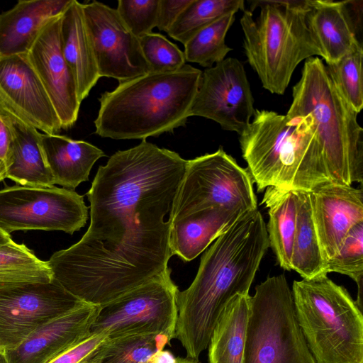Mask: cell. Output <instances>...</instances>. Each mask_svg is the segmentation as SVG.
I'll return each instance as SVG.
<instances>
[{"instance_id": "8d00e7d4", "label": "cell", "mask_w": 363, "mask_h": 363, "mask_svg": "<svg viewBox=\"0 0 363 363\" xmlns=\"http://www.w3.org/2000/svg\"><path fill=\"white\" fill-rule=\"evenodd\" d=\"M192 0H160L156 27L167 32Z\"/></svg>"}, {"instance_id": "30bf717a", "label": "cell", "mask_w": 363, "mask_h": 363, "mask_svg": "<svg viewBox=\"0 0 363 363\" xmlns=\"http://www.w3.org/2000/svg\"><path fill=\"white\" fill-rule=\"evenodd\" d=\"M179 289L167 269L150 281L99 306L91 333L109 338L164 334L174 338Z\"/></svg>"}, {"instance_id": "3957f363", "label": "cell", "mask_w": 363, "mask_h": 363, "mask_svg": "<svg viewBox=\"0 0 363 363\" xmlns=\"http://www.w3.org/2000/svg\"><path fill=\"white\" fill-rule=\"evenodd\" d=\"M202 72L185 64L169 72H149L119 82L99 99L95 133L114 140L141 139L184 126Z\"/></svg>"}, {"instance_id": "7c38bea8", "label": "cell", "mask_w": 363, "mask_h": 363, "mask_svg": "<svg viewBox=\"0 0 363 363\" xmlns=\"http://www.w3.org/2000/svg\"><path fill=\"white\" fill-rule=\"evenodd\" d=\"M84 303L53 279L0 289V346L15 347L42 325Z\"/></svg>"}, {"instance_id": "5b68a950", "label": "cell", "mask_w": 363, "mask_h": 363, "mask_svg": "<svg viewBox=\"0 0 363 363\" xmlns=\"http://www.w3.org/2000/svg\"><path fill=\"white\" fill-rule=\"evenodd\" d=\"M286 115L310 116L329 183H362L363 129L318 57L306 60Z\"/></svg>"}, {"instance_id": "e0dca14e", "label": "cell", "mask_w": 363, "mask_h": 363, "mask_svg": "<svg viewBox=\"0 0 363 363\" xmlns=\"http://www.w3.org/2000/svg\"><path fill=\"white\" fill-rule=\"evenodd\" d=\"M0 91L38 130L57 134L62 129L55 109L27 54L0 57Z\"/></svg>"}, {"instance_id": "60d3db41", "label": "cell", "mask_w": 363, "mask_h": 363, "mask_svg": "<svg viewBox=\"0 0 363 363\" xmlns=\"http://www.w3.org/2000/svg\"><path fill=\"white\" fill-rule=\"evenodd\" d=\"M6 168L4 162L0 160V182L6 179Z\"/></svg>"}, {"instance_id": "b9f144b4", "label": "cell", "mask_w": 363, "mask_h": 363, "mask_svg": "<svg viewBox=\"0 0 363 363\" xmlns=\"http://www.w3.org/2000/svg\"><path fill=\"white\" fill-rule=\"evenodd\" d=\"M0 363H8L4 355V350L0 351Z\"/></svg>"}, {"instance_id": "4dcf8cb0", "label": "cell", "mask_w": 363, "mask_h": 363, "mask_svg": "<svg viewBox=\"0 0 363 363\" xmlns=\"http://www.w3.org/2000/svg\"><path fill=\"white\" fill-rule=\"evenodd\" d=\"M171 339L164 334H136L109 338L101 363H150Z\"/></svg>"}, {"instance_id": "7bdbcfd3", "label": "cell", "mask_w": 363, "mask_h": 363, "mask_svg": "<svg viewBox=\"0 0 363 363\" xmlns=\"http://www.w3.org/2000/svg\"><path fill=\"white\" fill-rule=\"evenodd\" d=\"M4 350L1 346H0V351Z\"/></svg>"}, {"instance_id": "74e56055", "label": "cell", "mask_w": 363, "mask_h": 363, "mask_svg": "<svg viewBox=\"0 0 363 363\" xmlns=\"http://www.w3.org/2000/svg\"><path fill=\"white\" fill-rule=\"evenodd\" d=\"M13 135L7 121L0 116V160L6 162L12 147Z\"/></svg>"}, {"instance_id": "52a82bcc", "label": "cell", "mask_w": 363, "mask_h": 363, "mask_svg": "<svg viewBox=\"0 0 363 363\" xmlns=\"http://www.w3.org/2000/svg\"><path fill=\"white\" fill-rule=\"evenodd\" d=\"M298 325L316 363H363V317L347 290L323 274L294 281Z\"/></svg>"}, {"instance_id": "7a4b0ae2", "label": "cell", "mask_w": 363, "mask_h": 363, "mask_svg": "<svg viewBox=\"0 0 363 363\" xmlns=\"http://www.w3.org/2000/svg\"><path fill=\"white\" fill-rule=\"evenodd\" d=\"M269 247L266 223L257 208L241 216L203 254L194 281L177 295L174 338L187 357L198 360L228 301L249 294Z\"/></svg>"}, {"instance_id": "d6986e66", "label": "cell", "mask_w": 363, "mask_h": 363, "mask_svg": "<svg viewBox=\"0 0 363 363\" xmlns=\"http://www.w3.org/2000/svg\"><path fill=\"white\" fill-rule=\"evenodd\" d=\"M307 26L326 65L362 46V28L354 19L351 1L315 0L306 13Z\"/></svg>"}, {"instance_id": "e575fe53", "label": "cell", "mask_w": 363, "mask_h": 363, "mask_svg": "<svg viewBox=\"0 0 363 363\" xmlns=\"http://www.w3.org/2000/svg\"><path fill=\"white\" fill-rule=\"evenodd\" d=\"M160 0H119L116 11L131 33L140 38L156 27Z\"/></svg>"}, {"instance_id": "9a60e30c", "label": "cell", "mask_w": 363, "mask_h": 363, "mask_svg": "<svg viewBox=\"0 0 363 363\" xmlns=\"http://www.w3.org/2000/svg\"><path fill=\"white\" fill-rule=\"evenodd\" d=\"M61 15L43 28L27 53L60 119L62 129L72 127L77 120L81 102L72 72L60 45Z\"/></svg>"}, {"instance_id": "d590c367", "label": "cell", "mask_w": 363, "mask_h": 363, "mask_svg": "<svg viewBox=\"0 0 363 363\" xmlns=\"http://www.w3.org/2000/svg\"><path fill=\"white\" fill-rule=\"evenodd\" d=\"M108 340L105 334L90 333L47 363H101Z\"/></svg>"}, {"instance_id": "f546056e", "label": "cell", "mask_w": 363, "mask_h": 363, "mask_svg": "<svg viewBox=\"0 0 363 363\" xmlns=\"http://www.w3.org/2000/svg\"><path fill=\"white\" fill-rule=\"evenodd\" d=\"M234 21L235 13H230L196 33L184 44L186 62L210 68L223 61L232 50L225 43V36Z\"/></svg>"}, {"instance_id": "8fae6325", "label": "cell", "mask_w": 363, "mask_h": 363, "mask_svg": "<svg viewBox=\"0 0 363 363\" xmlns=\"http://www.w3.org/2000/svg\"><path fill=\"white\" fill-rule=\"evenodd\" d=\"M88 219L84 196L65 188L15 185L0 190V228L63 231L70 235Z\"/></svg>"}, {"instance_id": "7402d4cb", "label": "cell", "mask_w": 363, "mask_h": 363, "mask_svg": "<svg viewBox=\"0 0 363 363\" xmlns=\"http://www.w3.org/2000/svg\"><path fill=\"white\" fill-rule=\"evenodd\" d=\"M245 213L240 209L212 208L171 223L172 256L177 255L184 262L193 260Z\"/></svg>"}, {"instance_id": "5bb4252c", "label": "cell", "mask_w": 363, "mask_h": 363, "mask_svg": "<svg viewBox=\"0 0 363 363\" xmlns=\"http://www.w3.org/2000/svg\"><path fill=\"white\" fill-rule=\"evenodd\" d=\"M100 77L119 82L149 73L139 43L116 9L96 1L82 4Z\"/></svg>"}, {"instance_id": "277c9868", "label": "cell", "mask_w": 363, "mask_h": 363, "mask_svg": "<svg viewBox=\"0 0 363 363\" xmlns=\"http://www.w3.org/2000/svg\"><path fill=\"white\" fill-rule=\"evenodd\" d=\"M239 136L258 191L269 186L310 191L329 183L310 116L256 109Z\"/></svg>"}, {"instance_id": "6da1fadb", "label": "cell", "mask_w": 363, "mask_h": 363, "mask_svg": "<svg viewBox=\"0 0 363 363\" xmlns=\"http://www.w3.org/2000/svg\"><path fill=\"white\" fill-rule=\"evenodd\" d=\"M188 160L143 140L98 168L86 195L89 226L47 261L52 279L82 301L108 303L164 273L173 203Z\"/></svg>"}, {"instance_id": "836d02e7", "label": "cell", "mask_w": 363, "mask_h": 363, "mask_svg": "<svg viewBox=\"0 0 363 363\" xmlns=\"http://www.w3.org/2000/svg\"><path fill=\"white\" fill-rule=\"evenodd\" d=\"M150 72H169L186 63L184 52L160 33H150L138 38Z\"/></svg>"}, {"instance_id": "603a6c76", "label": "cell", "mask_w": 363, "mask_h": 363, "mask_svg": "<svg viewBox=\"0 0 363 363\" xmlns=\"http://www.w3.org/2000/svg\"><path fill=\"white\" fill-rule=\"evenodd\" d=\"M2 117L13 135L11 152L5 163L6 178L21 186H53V178L40 145L41 133L15 114Z\"/></svg>"}, {"instance_id": "9c48e42d", "label": "cell", "mask_w": 363, "mask_h": 363, "mask_svg": "<svg viewBox=\"0 0 363 363\" xmlns=\"http://www.w3.org/2000/svg\"><path fill=\"white\" fill-rule=\"evenodd\" d=\"M253 183L247 168L241 167L221 147L189 160L169 215L171 223L212 208L255 210Z\"/></svg>"}, {"instance_id": "8992f818", "label": "cell", "mask_w": 363, "mask_h": 363, "mask_svg": "<svg viewBox=\"0 0 363 363\" xmlns=\"http://www.w3.org/2000/svg\"><path fill=\"white\" fill-rule=\"evenodd\" d=\"M312 0H253L240 18L248 63L262 86L284 94L298 65L320 56L307 26Z\"/></svg>"}, {"instance_id": "4316f807", "label": "cell", "mask_w": 363, "mask_h": 363, "mask_svg": "<svg viewBox=\"0 0 363 363\" xmlns=\"http://www.w3.org/2000/svg\"><path fill=\"white\" fill-rule=\"evenodd\" d=\"M297 216L291 258V270L303 279L325 274L308 191H296ZM327 275V274H325Z\"/></svg>"}, {"instance_id": "44dd1931", "label": "cell", "mask_w": 363, "mask_h": 363, "mask_svg": "<svg viewBox=\"0 0 363 363\" xmlns=\"http://www.w3.org/2000/svg\"><path fill=\"white\" fill-rule=\"evenodd\" d=\"M60 45L77 86L79 100L88 96L100 78L82 4L72 0L61 15Z\"/></svg>"}, {"instance_id": "1f68e13d", "label": "cell", "mask_w": 363, "mask_h": 363, "mask_svg": "<svg viewBox=\"0 0 363 363\" xmlns=\"http://www.w3.org/2000/svg\"><path fill=\"white\" fill-rule=\"evenodd\" d=\"M362 46L326 65L329 77L345 101L357 113L363 108Z\"/></svg>"}, {"instance_id": "f35d334b", "label": "cell", "mask_w": 363, "mask_h": 363, "mask_svg": "<svg viewBox=\"0 0 363 363\" xmlns=\"http://www.w3.org/2000/svg\"><path fill=\"white\" fill-rule=\"evenodd\" d=\"M150 363H177V357L169 350L163 349L152 355Z\"/></svg>"}, {"instance_id": "cb8c5ba5", "label": "cell", "mask_w": 363, "mask_h": 363, "mask_svg": "<svg viewBox=\"0 0 363 363\" xmlns=\"http://www.w3.org/2000/svg\"><path fill=\"white\" fill-rule=\"evenodd\" d=\"M40 145L54 184L74 190L89 180L95 162L106 156L94 145L58 134H40Z\"/></svg>"}, {"instance_id": "ba28073f", "label": "cell", "mask_w": 363, "mask_h": 363, "mask_svg": "<svg viewBox=\"0 0 363 363\" xmlns=\"http://www.w3.org/2000/svg\"><path fill=\"white\" fill-rule=\"evenodd\" d=\"M242 363H316L284 274L268 277L250 296Z\"/></svg>"}, {"instance_id": "83f0119b", "label": "cell", "mask_w": 363, "mask_h": 363, "mask_svg": "<svg viewBox=\"0 0 363 363\" xmlns=\"http://www.w3.org/2000/svg\"><path fill=\"white\" fill-rule=\"evenodd\" d=\"M52 280L47 261L38 258L23 243L0 246V289Z\"/></svg>"}, {"instance_id": "ab89813d", "label": "cell", "mask_w": 363, "mask_h": 363, "mask_svg": "<svg viewBox=\"0 0 363 363\" xmlns=\"http://www.w3.org/2000/svg\"><path fill=\"white\" fill-rule=\"evenodd\" d=\"M13 242V240H12L10 234L4 232L0 228V246L6 245Z\"/></svg>"}, {"instance_id": "ffe728a7", "label": "cell", "mask_w": 363, "mask_h": 363, "mask_svg": "<svg viewBox=\"0 0 363 363\" xmlns=\"http://www.w3.org/2000/svg\"><path fill=\"white\" fill-rule=\"evenodd\" d=\"M72 0H20L0 13V57L26 55L46 24Z\"/></svg>"}, {"instance_id": "4fadbf2b", "label": "cell", "mask_w": 363, "mask_h": 363, "mask_svg": "<svg viewBox=\"0 0 363 363\" xmlns=\"http://www.w3.org/2000/svg\"><path fill=\"white\" fill-rule=\"evenodd\" d=\"M254 98L243 65L225 58L202 72L190 116L203 117L239 135L255 112Z\"/></svg>"}, {"instance_id": "d6a6232c", "label": "cell", "mask_w": 363, "mask_h": 363, "mask_svg": "<svg viewBox=\"0 0 363 363\" xmlns=\"http://www.w3.org/2000/svg\"><path fill=\"white\" fill-rule=\"evenodd\" d=\"M337 272L352 279L358 286L355 301L362 309L363 222L354 225L345 238L338 252L324 263V273Z\"/></svg>"}, {"instance_id": "2e32d148", "label": "cell", "mask_w": 363, "mask_h": 363, "mask_svg": "<svg viewBox=\"0 0 363 363\" xmlns=\"http://www.w3.org/2000/svg\"><path fill=\"white\" fill-rule=\"evenodd\" d=\"M308 193L313 220L325 262L338 252L350 229L363 222L362 189L352 185L326 183Z\"/></svg>"}, {"instance_id": "d4e9b609", "label": "cell", "mask_w": 363, "mask_h": 363, "mask_svg": "<svg viewBox=\"0 0 363 363\" xmlns=\"http://www.w3.org/2000/svg\"><path fill=\"white\" fill-rule=\"evenodd\" d=\"M250 298L249 294H237L224 307L208 346L209 363H242Z\"/></svg>"}, {"instance_id": "ac0fdd59", "label": "cell", "mask_w": 363, "mask_h": 363, "mask_svg": "<svg viewBox=\"0 0 363 363\" xmlns=\"http://www.w3.org/2000/svg\"><path fill=\"white\" fill-rule=\"evenodd\" d=\"M98 309L84 303L49 320L15 347L4 350L7 362L47 363L90 334Z\"/></svg>"}, {"instance_id": "f1b7e54d", "label": "cell", "mask_w": 363, "mask_h": 363, "mask_svg": "<svg viewBox=\"0 0 363 363\" xmlns=\"http://www.w3.org/2000/svg\"><path fill=\"white\" fill-rule=\"evenodd\" d=\"M238 11H245L242 0H192L167 33L184 45L208 25Z\"/></svg>"}, {"instance_id": "484cf974", "label": "cell", "mask_w": 363, "mask_h": 363, "mask_svg": "<svg viewBox=\"0 0 363 363\" xmlns=\"http://www.w3.org/2000/svg\"><path fill=\"white\" fill-rule=\"evenodd\" d=\"M262 204L268 209L266 227L269 247L280 267L290 271L296 226V191L269 186Z\"/></svg>"}]
</instances>
